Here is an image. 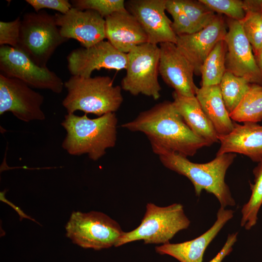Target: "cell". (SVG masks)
I'll list each match as a JSON object with an SVG mask.
<instances>
[{
    "label": "cell",
    "mask_w": 262,
    "mask_h": 262,
    "mask_svg": "<svg viewBox=\"0 0 262 262\" xmlns=\"http://www.w3.org/2000/svg\"><path fill=\"white\" fill-rule=\"evenodd\" d=\"M196 97L218 135L227 134L233 130L234 122L226 107L219 85L201 86Z\"/></svg>",
    "instance_id": "44dd1931"
},
{
    "label": "cell",
    "mask_w": 262,
    "mask_h": 262,
    "mask_svg": "<svg viewBox=\"0 0 262 262\" xmlns=\"http://www.w3.org/2000/svg\"><path fill=\"white\" fill-rule=\"evenodd\" d=\"M158 155L167 168L187 178L193 184L196 195L200 196L204 190L213 195L220 207L234 206L236 202L225 181L227 171L233 163L236 154L225 153L216 156L211 161L198 164L177 153L164 151Z\"/></svg>",
    "instance_id": "7a4b0ae2"
},
{
    "label": "cell",
    "mask_w": 262,
    "mask_h": 262,
    "mask_svg": "<svg viewBox=\"0 0 262 262\" xmlns=\"http://www.w3.org/2000/svg\"><path fill=\"white\" fill-rule=\"evenodd\" d=\"M246 16L240 21L254 55L262 49V9L261 1L244 0Z\"/></svg>",
    "instance_id": "cb8c5ba5"
},
{
    "label": "cell",
    "mask_w": 262,
    "mask_h": 262,
    "mask_svg": "<svg viewBox=\"0 0 262 262\" xmlns=\"http://www.w3.org/2000/svg\"><path fill=\"white\" fill-rule=\"evenodd\" d=\"M190 223L181 204L160 207L149 202L139 226L124 231L115 247L140 240L145 244H167L178 232L188 229Z\"/></svg>",
    "instance_id": "5b68a950"
},
{
    "label": "cell",
    "mask_w": 262,
    "mask_h": 262,
    "mask_svg": "<svg viewBox=\"0 0 262 262\" xmlns=\"http://www.w3.org/2000/svg\"><path fill=\"white\" fill-rule=\"evenodd\" d=\"M183 10L196 32L210 24L216 16L200 0H180Z\"/></svg>",
    "instance_id": "4316f807"
},
{
    "label": "cell",
    "mask_w": 262,
    "mask_h": 262,
    "mask_svg": "<svg viewBox=\"0 0 262 262\" xmlns=\"http://www.w3.org/2000/svg\"><path fill=\"white\" fill-rule=\"evenodd\" d=\"M4 194H5V191L3 192H1L0 193V200H1L6 201V202L8 203V204H9L10 205H12L11 206L13 208L14 207V209L15 210H16V212L18 213V214H19V215H20L21 219H22L23 218H27L30 219L31 220H33L34 221H35V220L34 219H32V218L29 217L26 214H24V213L19 208H18L17 207H16L15 205H13V204H12L11 203H9L8 202V201H7L5 198V197L4 196Z\"/></svg>",
    "instance_id": "836d02e7"
},
{
    "label": "cell",
    "mask_w": 262,
    "mask_h": 262,
    "mask_svg": "<svg viewBox=\"0 0 262 262\" xmlns=\"http://www.w3.org/2000/svg\"><path fill=\"white\" fill-rule=\"evenodd\" d=\"M172 97L173 104L195 134L212 144L219 142L217 133L196 96L186 97L174 91Z\"/></svg>",
    "instance_id": "ffe728a7"
},
{
    "label": "cell",
    "mask_w": 262,
    "mask_h": 262,
    "mask_svg": "<svg viewBox=\"0 0 262 262\" xmlns=\"http://www.w3.org/2000/svg\"><path fill=\"white\" fill-rule=\"evenodd\" d=\"M21 19L19 17L8 22L0 21V45L16 49L19 41Z\"/></svg>",
    "instance_id": "4dcf8cb0"
},
{
    "label": "cell",
    "mask_w": 262,
    "mask_h": 262,
    "mask_svg": "<svg viewBox=\"0 0 262 262\" xmlns=\"http://www.w3.org/2000/svg\"><path fill=\"white\" fill-rule=\"evenodd\" d=\"M61 35L74 39L84 48H90L106 38L105 20L98 12L72 7L66 14L54 15Z\"/></svg>",
    "instance_id": "4fadbf2b"
},
{
    "label": "cell",
    "mask_w": 262,
    "mask_h": 262,
    "mask_svg": "<svg viewBox=\"0 0 262 262\" xmlns=\"http://www.w3.org/2000/svg\"><path fill=\"white\" fill-rule=\"evenodd\" d=\"M253 173L254 183L251 185V195L241 210L240 225L246 230L250 229L256 225L258 214L262 206V160L253 169Z\"/></svg>",
    "instance_id": "d4e9b609"
},
{
    "label": "cell",
    "mask_w": 262,
    "mask_h": 262,
    "mask_svg": "<svg viewBox=\"0 0 262 262\" xmlns=\"http://www.w3.org/2000/svg\"><path fill=\"white\" fill-rule=\"evenodd\" d=\"M67 94L62 101L67 114L77 111L98 116L115 113L123 101L120 86L113 85L107 76L71 77L64 83Z\"/></svg>",
    "instance_id": "277c9868"
},
{
    "label": "cell",
    "mask_w": 262,
    "mask_h": 262,
    "mask_svg": "<svg viewBox=\"0 0 262 262\" xmlns=\"http://www.w3.org/2000/svg\"><path fill=\"white\" fill-rule=\"evenodd\" d=\"M0 74L18 79L30 87L60 94L64 86L62 80L47 67L35 64L23 51L9 46L0 47Z\"/></svg>",
    "instance_id": "9c48e42d"
},
{
    "label": "cell",
    "mask_w": 262,
    "mask_h": 262,
    "mask_svg": "<svg viewBox=\"0 0 262 262\" xmlns=\"http://www.w3.org/2000/svg\"><path fill=\"white\" fill-rule=\"evenodd\" d=\"M261 8L262 9V1H261Z\"/></svg>",
    "instance_id": "d590c367"
},
{
    "label": "cell",
    "mask_w": 262,
    "mask_h": 262,
    "mask_svg": "<svg viewBox=\"0 0 262 262\" xmlns=\"http://www.w3.org/2000/svg\"><path fill=\"white\" fill-rule=\"evenodd\" d=\"M131 131L143 132L153 152L172 151L193 156L200 148L212 144L197 136L186 124L173 102L164 101L141 112L133 120L121 125Z\"/></svg>",
    "instance_id": "6da1fadb"
},
{
    "label": "cell",
    "mask_w": 262,
    "mask_h": 262,
    "mask_svg": "<svg viewBox=\"0 0 262 262\" xmlns=\"http://www.w3.org/2000/svg\"><path fill=\"white\" fill-rule=\"evenodd\" d=\"M117 124L115 113L95 118L86 114L82 116L67 114L61 124L66 132L62 147L70 155L86 154L90 159L97 161L105 154L107 149L115 146Z\"/></svg>",
    "instance_id": "3957f363"
},
{
    "label": "cell",
    "mask_w": 262,
    "mask_h": 262,
    "mask_svg": "<svg viewBox=\"0 0 262 262\" xmlns=\"http://www.w3.org/2000/svg\"><path fill=\"white\" fill-rule=\"evenodd\" d=\"M220 143L216 156L239 153L259 163L262 160V125L257 123L234 122L233 130L226 135H218Z\"/></svg>",
    "instance_id": "ac0fdd59"
},
{
    "label": "cell",
    "mask_w": 262,
    "mask_h": 262,
    "mask_svg": "<svg viewBox=\"0 0 262 262\" xmlns=\"http://www.w3.org/2000/svg\"><path fill=\"white\" fill-rule=\"evenodd\" d=\"M67 61L72 76L87 78L94 70L101 68L126 69L128 56L108 41L103 40L88 48L73 50L67 56Z\"/></svg>",
    "instance_id": "8fae6325"
},
{
    "label": "cell",
    "mask_w": 262,
    "mask_h": 262,
    "mask_svg": "<svg viewBox=\"0 0 262 262\" xmlns=\"http://www.w3.org/2000/svg\"><path fill=\"white\" fill-rule=\"evenodd\" d=\"M25 1L33 8L35 12L48 8L65 14L72 7L71 3L67 0H26Z\"/></svg>",
    "instance_id": "1f68e13d"
},
{
    "label": "cell",
    "mask_w": 262,
    "mask_h": 262,
    "mask_svg": "<svg viewBox=\"0 0 262 262\" xmlns=\"http://www.w3.org/2000/svg\"><path fill=\"white\" fill-rule=\"evenodd\" d=\"M105 20L106 38L120 51L127 54L134 47L148 42L141 25L127 10L115 13Z\"/></svg>",
    "instance_id": "d6986e66"
},
{
    "label": "cell",
    "mask_w": 262,
    "mask_h": 262,
    "mask_svg": "<svg viewBox=\"0 0 262 262\" xmlns=\"http://www.w3.org/2000/svg\"><path fill=\"white\" fill-rule=\"evenodd\" d=\"M159 73L174 91L186 97L196 96L198 87L194 82V68L175 43L160 44Z\"/></svg>",
    "instance_id": "2e32d148"
},
{
    "label": "cell",
    "mask_w": 262,
    "mask_h": 262,
    "mask_svg": "<svg viewBox=\"0 0 262 262\" xmlns=\"http://www.w3.org/2000/svg\"><path fill=\"white\" fill-rule=\"evenodd\" d=\"M71 3L72 7L78 9L96 11L104 18L127 10L124 0H73Z\"/></svg>",
    "instance_id": "83f0119b"
},
{
    "label": "cell",
    "mask_w": 262,
    "mask_h": 262,
    "mask_svg": "<svg viewBox=\"0 0 262 262\" xmlns=\"http://www.w3.org/2000/svg\"><path fill=\"white\" fill-rule=\"evenodd\" d=\"M228 31L224 41L227 45L226 71L246 78L250 83L262 85L261 75L251 45L239 21L228 18Z\"/></svg>",
    "instance_id": "7c38bea8"
},
{
    "label": "cell",
    "mask_w": 262,
    "mask_h": 262,
    "mask_svg": "<svg viewBox=\"0 0 262 262\" xmlns=\"http://www.w3.org/2000/svg\"><path fill=\"white\" fill-rule=\"evenodd\" d=\"M44 97L22 81L0 74V115L11 112L25 122L45 119Z\"/></svg>",
    "instance_id": "30bf717a"
},
{
    "label": "cell",
    "mask_w": 262,
    "mask_h": 262,
    "mask_svg": "<svg viewBox=\"0 0 262 262\" xmlns=\"http://www.w3.org/2000/svg\"><path fill=\"white\" fill-rule=\"evenodd\" d=\"M66 229V236L74 243L95 250L115 247L124 232L115 220L96 211L73 212Z\"/></svg>",
    "instance_id": "ba28073f"
},
{
    "label": "cell",
    "mask_w": 262,
    "mask_h": 262,
    "mask_svg": "<svg viewBox=\"0 0 262 262\" xmlns=\"http://www.w3.org/2000/svg\"><path fill=\"white\" fill-rule=\"evenodd\" d=\"M227 45L224 41L218 42L203 62L200 70L201 86L219 85L226 71Z\"/></svg>",
    "instance_id": "603a6c76"
},
{
    "label": "cell",
    "mask_w": 262,
    "mask_h": 262,
    "mask_svg": "<svg viewBox=\"0 0 262 262\" xmlns=\"http://www.w3.org/2000/svg\"><path fill=\"white\" fill-rule=\"evenodd\" d=\"M252 83L246 78L226 71L219 84L226 107L230 114L238 106Z\"/></svg>",
    "instance_id": "484cf974"
},
{
    "label": "cell",
    "mask_w": 262,
    "mask_h": 262,
    "mask_svg": "<svg viewBox=\"0 0 262 262\" xmlns=\"http://www.w3.org/2000/svg\"><path fill=\"white\" fill-rule=\"evenodd\" d=\"M238 122L257 123L262 120V85L252 83L235 109L229 114Z\"/></svg>",
    "instance_id": "7402d4cb"
},
{
    "label": "cell",
    "mask_w": 262,
    "mask_h": 262,
    "mask_svg": "<svg viewBox=\"0 0 262 262\" xmlns=\"http://www.w3.org/2000/svg\"><path fill=\"white\" fill-rule=\"evenodd\" d=\"M238 232L229 234L226 241L218 253L209 262H222L232 250V247L237 240Z\"/></svg>",
    "instance_id": "d6a6232c"
},
{
    "label": "cell",
    "mask_w": 262,
    "mask_h": 262,
    "mask_svg": "<svg viewBox=\"0 0 262 262\" xmlns=\"http://www.w3.org/2000/svg\"><path fill=\"white\" fill-rule=\"evenodd\" d=\"M68 40L61 35L54 15L42 10L24 15L16 49L37 66L46 67L57 48Z\"/></svg>",
    "instance_id": "8992f818"
},
{
    "label": "cell",
    "mask_w": 262,
    "mask_h": 262,
    "mask_svg": "<svg viewBox=\"0 0 262 262\" xmlns=\"http://www.w3.org/2000/svg\"><path fill=\"white\" fill-rule=\"evenodd\" d=\"M227 28L224 18L218 14L210 24L201 30L177 35L175 44L192 66L194 74L200 76L203 62L216 44L224 40Z\"/></svg>",
    "instance_id": "9a60e30c"
},
{
    "label": "cell",
    "mask_w": 262,
    "mask_h": 262,
    "mask_svg": "<svg viewBox=\"0 0 262 262\" xmlns=\"http://www.w3.org/2000/svg\"><path fill=\"white\" fill-rule=\"evenodd\" d=\"M257 66L260 70L262 81V49L254 55Z\"/></svg>",
    "instance_id": "e575fe53"
},
{
    "label": "cell",
    "mask_w": 262,
    "mask_h": 262,
    "mask_svg": "<svg viewBox=\"0 0 262 262\" xmlns=\"http://www.w3.org/2000/svg\"><path fill=\"white\" fill-rule=\"evenodd\" d=\"M165 10L173 18L171 27L176 35L196 32L186 16L180 0H166Z\"/></svg>",
    "instance_id": "f1b7e54d"
},
{
    "label": "cell",
    "mask_w": 262,
    "mask_h": 262,
    "mask_svg": "<svg viewBox=\"0 0 262 262\" xmlns=\"http://www.w3.org/2000/svg\"><path fill=\"white\" fill-rule=\"evenodd\" d=\"M160 47L146 43L127 53L126 74L121 82L122 89L133 96L142 94L155 100L161 96L158 81Z\"/></svg>",
    "instance_id": "52a82bcc"
},
{
    "label": "cell",
    "mask_w": 262,
    "mask_h": 262,
    "mask_svg": "<svg viewBox=\"0 0 262 262\" xmlns=\"http://www.w3.org/2000/svg\"><path fill=\"white\" fill-rule=\"evenodd\" d=\"M234 212L220 207L213 226L197 237L182 243H167L155 247L156 251L171 256L180 262H202L204 253L226 223L234 216Z\"/></svg>",
    "instance_id": "e0dca14e"
},
{
    "label": "cell",
    "mask_w": 262,
    "mask_h": 262,
    "mask_svg": "<svg viewBox=\"0 0 262 262\" xmlns=\"http://www.w3.org/2000/svg\"><path fill=\"white\" fill-rule=\"evenodd\" d=\"M214 12L224 14L228 18L241 21L246 16L244 0H200Z\"/></svg>",
    "instance_id": "f546056e"
},
{
    "label": "cell",
    "mask_w": 262,
    "mask_h": 262,
    "mask_svg": "<svg viewBox=\"0 0 262 262\" xmlns=\"http://www.w3.org/2000/svg\"><path fill=\"white\" fill-rule=\"evenodd\" d=\"M166 0H130L125 2L126 9L138 20L148 39L158 45L176 44L177 35L171 27L172 21L165 14Z\"/></svg>",
    "instance_id": "5bb4252c"
}]
</instances>
